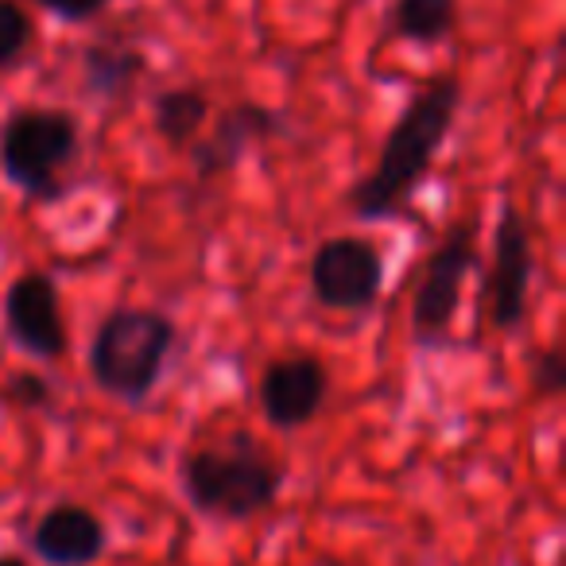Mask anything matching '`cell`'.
<instances>
[{"label": "cell", "mask_w": 566, "mask_h": 566, "mask_svg": "<svg viewBox=\"0 0 566 566\" xmlns=\"http://www.w3.org/2000/svg\"><path fill=\"white\" fill-rule=\"evenodd\" d=\"M82 66H86V82L94 94L125 97L136 86V78H140L144 59L128 48H86Z\"/></svg>", "instance_id": "14"}, {"label": "cell", "mask_w": 566, "mask_h": 566, "mask_svg": "<svg viewBox=\"0 0 566 566\" xmlns=\"http://www.w3.org/2000/svg\"><path fill=\"white\" fill-rule=\"evenodd\" d=\"M179 485L195 512L241 524L275 504L283 489V465L252 434L237 431L229 439L190 447L179 458Z\"/></svg>", "instance_id": "2"}, {"label": "cell", "mask_w": 566, "mask_h": 566, "mask_svg": "<svg viewBox=\"0 0 566 566\" xmlns=\"http://www.w3.org/2000/svg\"><path fill=\"white\" fill-rule=\"evenodd\" d=\"M210 120V97L198 86H175L151 102V128L167 148H190Z\"/></svg>", "instance_id": "12"}, {"label": "cell", "mask_w": 566, "mask_h": 566, "mask_svg": "<svg viewBox=\"0 0 566 566\" xmlns=\"http://www.w3.org/2000/svg\"><path fill=\"white\" fill-rule=\"evenodd\" d=\"M275 128H280V117H275L272 109H264V105H256V102L233 105V109L213 125L210 136L190 144L195 175L198 179H221V175H229L244 159V151H249L252 144L268 140Z\"/></svg>", "instance_id": "11"}, {"label": "cell", "mask_w": 566, "mask_h": 566, "mask_svg": "<svg viewBox=\"0 0 566 566\" xmlns=\"http://www.w3.org/2000/svg\"><path fill=\"white\" fill-rule=\"evenodd\" d=\"M307 283L315 303H323L326 311H365L380 300L385 260L365 237H331L311 256Z\"/></svg>", "instance_id": "6"}, {"label": "cell", "mask_w": 566, "mask_h": 566, "mask_svg": "<svg viewBox=\"0 0 566 566\" xmlns=\"http://www.w3.org/2000/svg\"><path fill=\"white\" fill-rule=\"evenodd\" d=\"M4 331L35 361H59L66 354V323L59 287L48 272H24L4 295Z\"/></svg>", "instance_id": "8"}, {"label": "cell", "mask_w": 566, "mask_h": 566, "mask_svg": "<svg viewBox=\"0 0 566 566\" xmlns=\"http://www.w3.org/2000/svg\"><path fill=\"white\" fill-rule=\"evenodd\" d=\"M28 547L48 566H94L109 547L102 516L78 501H59L28 532Z\"/></svg>", "instance_id": "10"}, {"label": "cell", "mask_w": 566, "mask_h": 566, "mask_svg": "<svg viewBox=\"0 0 566 566\" xmlns=\"http://www.w3.org/2000/svg\"><path fill=\"white\" fill-rule=\"evenodd\" d=\"M392 35L419 48L450 40L458 28V0H396L392 17H388Z\"/></svg>", "instance_id": "13"}, {"label": "cell", "mask_w": 566, "mask_h": 566, "mask_svg": "<svg viewBox=\"0 0 566 566\" xmlns=\"http://www.w3.org/2000/svg\"><path fill=\"white\" fill-rule=\"evenodd\" d=\"M0 566H28L24 558H17V555H0Z\"/></svg>", "instance_id": "19"}, {"label": "cell", "mask_w": 566, "mask_h": 566, "mask_svg": "<svg viewBox=\"0 0 566 566\" xmlns=\"http://www.w3.org/2000/svg\"><path fill=\"white\" fill-rule=\"evenodd\" d=\"M78 117L48 105H24L0 125V171L32 198L59 190V175L78 159Z\"/></svg>", "instance_id": "4"}, {"label": "cell", "mask_w": 566, "mask_h": 566, "mask_svg": "<svg viewBox=\"0 0 566 566\" xmlns=\"http://www.w3.org/2000/svg\"><path fill=\"white\" fill-rule=\"evenodd\" d=\"M535 256H532V229L524 213L509 210L496 221L493 237V264H489V326L501 334L516 331L527 315V287H532Z\"/></svg>", "instance_id": "7"}, {"label": "cell", "mask_w": 566, "mask_h": 566, "mask_svg": "<svg viewBox=\"0 0 566 566\" xmlns=\"http://www.w3.org/2000/svg\"><path fill=\"white\" fill-rule=\"evenodd\" d=\"M32 17L24 12L20 0H0V71H9L12 63L24 59V51L32 48Z\"/></svg>", "instance_id": "15"}, {"label": "cell", "mask_w": 566, "mask_h": 566, "mask_svg": "<svg viewBox=\"0 0 566 566\" xmlns=\"http://www.w3.org/2000/svg\"><path fill=\"white\" fill-rule=\"evenodd\" d=\"M458 105H462V82L454 74L431 78L403 105L396 125L388 128L385 148H380L373 171L346 195V206L354 218L380 221V218H396L403 210L411 190L427 179L434 156L447 144L458 117Z\"/></svg>", "instance_id": "1"}, {"label": "cell", "mask_w": 566, "mask_h": 566, "mask_svg": "<svg viewBox=\"0 0 566 566\" xmlns=\"http://www.w3.org/2000/svg\"><path fill=\"white\" fill-rule=\"evenodd\" d=\"M331 392V373L315 354L275 357L260 377V411L280 431H300L315 423Z\"/></svg>", "instance_id": "9"}, {"label": "cell", "mask_w": 566, "mask_h": 566, "mask_svg": "<svg viewBox=\"0 0 566 566\" xmlns=\"http://www.w3.org/2000/svg\"><path fill=\"white\" fill-rule=\"evenodd\" d=\"M175 342H179V331L164 311L113 307L109 315H102L90 338V377L113 400L144 403L156 392L175 354Z\"/></svg>", "instance_id": "3"}, {"label": "cell", "mask_w": 566, "mask_h": 566, "mask_svg": "<svg viewBox=\"0 0 566 566\" xmlns=\"http://www.w3.org/2000/svg\"><path fill=\"white\" fill-rule=\"evenodd\" d=\"M40 9H48L51 17L66 20V24H86V20L102 17L113 0H35Z\"/></svg>", "instance_id": "18"}, {"label": "cell", "mask_w": 566, "mask_h": 566, "mask_svg": "<svg viewBox=\"0 0 566 566\" xmlns=\"http://www.w3.org/2000/svg\"><path fill=\"white\" fill-rule=\"evenodd\" d=\"M4 396H9L17 408H48L51 403V380L40 377V373H12L9 380H4Z\"/></svg>", "instance_id": "17"}, {"label": "cell", "mask_w": 566, "mask_h": 566, "mask_svg": "<svg viewBox=\"0 0 566 566\" xmlns=\"http://www.w3.org/2000/svg\"><path fill=\"white\" fill-rule=\"evenodd\" d=\"M478 268V218H462L427 256L411 295V342L434 349L454 331L462 287Z\"/></svg>", "instance_id": "5"}, {"label": "cell", "mask_w": 566, "mask_h": 566, "mask_svg": "<svg viewBox=\"0 0 566 566\" xmlns=\"http://www.w3.org/2000/svg\"><path fill=\"white\" fill-rule=\"evenodd\" d=\"M566 388V357L563 349H543V354H535L532 361V392L543 396V400H551V396H558Z\"/></svg>", "instance_id": "16"}]
</instances>
